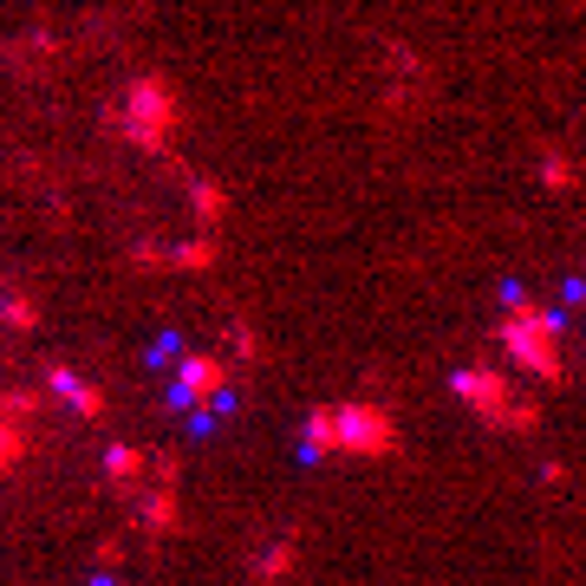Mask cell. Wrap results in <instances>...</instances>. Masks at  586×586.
Listing matches in <instances>:
<instances>
[{
	"mask_svg": "<svg viewBox=\"0 0 586 586\" xmlns=\"http://www.w3.org/2000/svg\"><path fill=\"white\" fill-rule=\"evenodd\" d=\"M313 437H319V449H339V437H352L346 443V449H391V424H384V417H378V411H346V404H339V411H319V417H313Z\"/></svg>",
	"mask_w": 586,
	"mask_h": 586,
	"instance_id": "obj_1",
	"label": "cell"
},
{
	"mask_svg": "<svg viewBox=\"0 0 586 586\" xmlns=\"http://www.w3.org/2000/svg\"><path fill=\"white\" fill-rule=\"evenodd\" d=\"M502 333H509L514 359H528V366L554 371V326H547V313H514Z\"/></svg>",
	"mask_w": 586,
	"mask_h": 586,
	"instance_id": "obj_2",
	"label": "cell"
}]
</instances>
